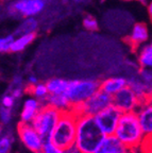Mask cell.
Returning <instances> with one entry per match:
<instances>
[{"label": "cell", "instance_id": "cell-10", "mask_svg": "<svg viewBox=\"0 0 152 153\" xmlns=\"http://www.w3.org/2000/svg\"><path fill=\"white\" fill-rule=\"evenodd\" d=\"M122 113L114 105H111L109 108H107L104 111L95 116V119L97 121L98 126H99L100 130L102 131V133L107 135H113L115 134L116 128L118 126L119 119L121 117Z\"/></svg>", "mask_w": 152, "mask_h": 153}, {"label": "cell", "instance_id": "cell-15", "mask_svg": "<svg viewBox=\"0 0 152 153\" xmlns=\"http://www.w3.org/2000/svg\"><path fill=\"white\" fill-rule=\"evenodd\" d=\"M129 80L124 76H111L101 81L100 83V89L107 93L109 95L114 96L118 93L120 89L128 86Z\"/></svg>", "mask_w": 152, "mask_h": 153}, {"label": "cell", "instance_id": "cell-29", "mask_svg": "<svg viewBox=\"0 0 152 153\" xmlns=\"http://www.w3.org/2000/svg\"><path fill=\"white\" fill-rule=\"evenodd\" d=\"M10 93L12 94L16 99H20L24 96L25 93V87L24 86H19V87H11Z\"/></svg>", "mask_w": 152, "mask_h": 153}, {"label": "cell", "instance_id": "cell-18", "mask_svg": "<svg viewBox=\"0 0 152 153\" xmlns=\"http://www.w3.org/2000/svg\"><path fill=\"white\" fill-rule=\"evenodd\" d=\"M137 57L142 69H152V43L140 47Z\"/></svg>", "mask_w": 152, "mask_h": 153}, {"label": "cell", "instance_id": "cell-24", "mask_svg": "<svg viewBox=\"0 0 152 153\" xmlns=\"http://www.w3.org/2000/svg\"><path fill=\"white\" fill-rule=\"evenodd\" d=\"M14 36V34H10V35L1 37V39H0V51L2 53L11 51V47H12L13 43L15 41Z\"/></svg>", "mask_w": 152, "mask_h": 153}, {"label": "cell", "instance_id": "cell-23", "mask_svg": "<svg viewBox=\"0 0 152 153\" xmlns=\"http://www.w3.org/2000/svg\"><path fill=\"white\" fill-rule=\"evenodd\" d=\"M14 143V134L12 131H5L0 138V153H11Z\"/></svg>", "mask_w": 152, "mask_h": 153}, {"label": "cell", "instance_id": "cell-25", "mask_svg": "<svg viewBox=\"0 0 152 153\" xmlns=\"http://www.w3.org/2000/svg\"><path fill=\"white\" fill-rule=\"evenodd\" d=\"M39 153H65V150L57 146L50 139H48V140H45V143H44Z\"/></svg>", "mask_w": 152, "mask_h": 153}, {"label": "cell", "instance_id": "cell-8", "mask_svg": "<svg viewBox=\"0 0 152 153\" xmlns=\"http://www.w3.org/2000/svg\"><path fill=\"white\" fill-rule=\"evenodd\" d=\"M45 0H16L7 5V14L13 18L34 17L45 7Z\"/></svg>", "mask_w": 152, "mask_h": 153}, {"label": "cell", "instance_id": "cell-31", "mask_svg": "<svg viewBox=\"0 0 152 153\" xmlns=\"http://www.w3.org/2000/svg\"><path fill=\"white\" fill-rule=\"evenodd\" d=\"M19 86H24V80L20 76H15L11 87H19Z\"/></svg>", "mask_w": 152, "mask_h": 153}, {"label": "cell", "instance_id": "cell-34", "mask_svg": "<svg viewBox=\"0 0 152 153\" xmlns=\"http://www.w3.org/2000/svg\"><path fill=\"white\" fill-rule=\"evenodd\" d=\"M148 14H149V17L152 20V1H150L149 4H148Z\"/></svg>", "mask_w": 152, "mask_h": 153}, {"label": "cell", "instance_id": "cell-6", "mask_svg": "<svg viewBox=\"0 0 152 153\" xmlns=\"http://www.w3.org/2000/svg\"><path fill=\"white\" fill-rule=\"evenodd\" d=\"M111 105H113V96L109 95L102 89H99L83 103L74 106L72 111H74L78 116L85 115V116L95 117Z\"/></svg>", "mask_w": 152, "mask_h": 153}, {"label": "cell", "instance_id": "cell-14", "mask_svg": "<svg viewBox=\"0 0 152 153\" xmlns=\"http://www.w3.org/2000/svg\"><path fill=\"white\" fill-rule=\"evenodd\" d=\"M148 37H149V32H148L147 25L144 22H137L134 25L131 30L130 34L127 38V42L134 50H136L144 43L147 42Z\"/></svg>", "mask_w": 152, "mask_h": 153}, {"label": "cell", "instance_id": "cell-11", "mask_svg": "<svg viewBox=\"0 0 152 153\" xmlns=\"http://www.w3.org/2000/svg\"><path fill=\"white\" fill-rule=\"evenodd\" d=\"M95 153H133V151L113 134L103 137Z\"/></svg>", "mask_w": 152, "mask_h": 153}, {"label": "cell", "instance_id": "cell-13", "mask_svg": "<svg viewBox=\"0 0 152 153\" xmlns=\"http://www.w3.org/2000/svg\"><path fill=\"white\" fill-rule=\"evenodd\" d=\"M44 103L40 100H38L35 97H29L22 103V108L19 114L20 121L26 122V123H31L35 116L38 114L40 108H43Z\"/></svg>", "mask_w": 152, "mask_h": 153}, {"label": "cell", "instance_id": "cell-16", "mask_svg": "<svg viewBox=\"0 0 152 153\" xmlns=\"http://www.w3.org/2000/svg\"><path fill=\"white\" fill-rule=\"evenodd\" d=\"M45 104L50 105L62 113L72 110V104L65 94H49Z\"/></svg>", "mask_w": 152, "mask_h": 153}, {"label": "cell", "instance_id": "cell-35", "mask_svg": "<svg viewBox=\"0 0 152 153\" xmlns=\"http://www.w3.org/2000/svg\"><path fill=\"white\" fill-rule=\"evenodd\" d=\"M136 1H138V2H140V3H146L148 0H136Z\"/></svg>", "mask_w": 152, "mask_h": 153}, {"label": "cell", "instance_id": "cell-2", "mask_svg": "<svg viewBox=\"0 0 152 153\" xmlns=\"http://www.w3.org/2000/svg\"><path fill=\"white\" fill-rule=\"evenodd\" d=\"M115 135L133 151V153L139 152L144 141L146 140V136L142 129L136 112L121 114L118 126L115 131Z\"/></svg>", "mask_w": 152, "mask_h": 153}, {"label": "cell", "instance_id": "cell-1", "mask_svg": "<svg viewBox=\"0 0 152 153\" xmlns=\"http://www.w3.org/2000/svg\"><path fill=\"white\" fill-rule=\"evenodd\" d=\"M104 136L95 117L79 115L75 146L81 153H95Z\"/></svg>", "mask_w": 152, "mask_h": 153}, {"label": "cell", "instance_id": "cell-17", "mask_svg": "<svg viewBox=\"0 0 152 153\" xmlns=\"http://www.w3.org/2000/svg\"><path fill=\"white\" fill-rule=\"evenodd\" d=\"M128 85L131 88L135 91L136 95L142 99V101H146L152 99V93L150 91V88L148 87V85L143 81V80L137 79V78H132V79H128Z\"/></svg>", "mask_w": 152, "mask_h": 153}, {"label": "cell", "instance_id": "cell-19", "mask_svg": "<svg viewBox=\"0 0 152 153\" xmlns=\"http://www.w3.org/2000/svg\"><path fill=\"white\" fill-rule=\"evenodd\" d=\"M34 38H35V33H28L19 35L17 38H15L14 43H13L12 47H11V52L18 53L24 51L34 41Z\"/></svg>", "mask_w": 152, "mask_h": 153}, {"label": "cell", "instance_id": "cell-12", "mask_svg": "<svg viewBox=\"0 0 152 153\" xmlns=\"http://www.w3.org/2000/svg\"><path fill=\"white\" fill-rule=\"evenodd\" d=\"M136 114L146 138L152 137V99L144 101Z\"/></svg>", "mask_w": 152, "mask_h": 153}, {"label": "cell", "instance_id": "cell-36", "mask_svg": "<svg viewBox=\"0 0 152 153\" xmlns=\"http://www.w3.org/2000/svg\"><path fill=\"white\" fill-rule=\"evenodd\" d=\"M74 1H76V2H80L81 0H74Z\"/></svg>", "mask_w": 152, "mask_h": 153}, {"label": "cell", "instance_id": "cell-4", "mask_svg": "<svg viewBox=\"0 0 152 153\" xmlns=\"http://www.w3.org/2000/svg\"><path fill=\"white\" fill-rule=\"evenodd\" d=\"M100 83L95 79H82V80H69L68 86L65 91V95L69 99L72 108L83 103L94 94L100 89Z\"/></svg>", "mask_w": 152, "mask_h": 153}, {"label": "cell", "instance_id": "cell-21", "mask_svg": "<svg viewBox=\"0 0 152 153\" xmlns=\"http://www.w3.org/2000/svg\"><path fill=\"white\" fill-rule=\"evenodd\" d=\"M69 80H65L62 78H52L46 82L49 94H65L68 86Z\"/></svg>", "mask_w": 152, "mask_h": 153}, {"label": "cell", "instance_id": "cell-5", "mask_svg": "<svg viewBox=\"0 0 152 153\" xmlns=\"http://www.w3.org/2000/svg\"><path fill=\"white\" fill-rule=\"evenodd\" d=\"M62 112L52 108L48 104H44L38 114L31 122L33 127L38 131V133L45 138V140L50 139V136L59 121Z\"/></svg>", "mask_w": 152, "mask_h": 153}, {"label": "cell", "instance_id": "cell-7", "mask_svg": "<svg viewBox=\"0 0 152 153\" xmlns=\"http://www.w3.org/2000/svg\"><path fill=\"white\" fill-rule=\"evenodd\" d=\"M16 131L22 143L29 151L33 153H39L45 143V138L38 133L37 130L33 127V124L19 121Z\"/></svg>", "mask_w": 152, "mask_h": 153}, {"label": "cell", "instance_id": "cell-20", "mask_svg": "<svg viewBox=\"0 0 152 153\" xmlns=\"http://www.w3.org/2000/svg\"><path fill=\"white\" fill-rule=\"evenodd\" d=\"M26 91L27 93H29L31 96H33V97L37 98L38 100L42 101L44 104H45L47 97L49 96V91H48L46 83H40V82L34 84V85H29Z\"/></svg>", "mask_w": 152, "mask_h": 153}, {"label": "cell", "instance_id": "cell-22", "mask_svg": "<svg viewBox=\"0 0 152 153\" xmlns=\"http://www.w3.org/2000/svg\"><path fill=\"white\" fill-rule=\"evenodd\" d=\"M38 22L35 18L33 17H27L22 25L18 27L16 31H15L14 35L19 36L22 34H28V33H35V30L37 29Z\"/></svg>", "mask_w": 152, "mask_h": 153}, {"label": "cell", "instance_id": "cell-28", "mask_svg": "<svg viewBox=\"0 0 152 153\" xmlns=\"http://www.w3.org/2000/svg\"><path fill=\"white\" fill-rule=\"evenodd\" d=\"M16 100L14 96L11 93H7L3 95V97L1 98V106L7 108H13L14 105L16 104Z\"/></svg>", "mask_w": 152, "mask_h": 153}, {"label": "cell", "instance_id": "cell-32", "mask_svg": "<svg viewBox=\"0 0 152 153\" xmlns=\"http://www.w3.org/2000/svg\"><path fill=\"white\" fill-rule=\"evenodd\" d=\"M27 81H28L29 85H34V84L38 83V79L35 76H32V74L28 76V80H27Z\"/></svg>", "mask_w": 152, "mask_h": 153}, {"label": "cell", "instance_id": "cell-33", "mask_svg": "<svg viewBox=\"0 0 152 153\" xmlns=\"http://www.w3.org/2000/svg\"><path fill=\"white\" fill-rule=\"evenodd\" d=\"M65 153H81V151L79 150L76 146H72V147H70V148L66 149V150H65Z\"/></svg>", "mask_w": 152, "mask_h": 153}, {"label": "cell", "instance_id": "cell-27", "mask_svg": "<svg viewBox=\"0 0 152 153\" xmlns=\"http://www.w3.org/2000/svg\"><path fill=\"white\" fill-rule=\"evenodd\" d=\"M83 27L88 31H97L99 29L97 19L92 15H86L83 18Z\"/></svg>", "mask_w": 152, "mask_h": 153}, {"label": "cell", "instance_id": "cell-30", "mask_svg": "<svg viewBox=\"0 0 152 153\" xmlns=\"http://www.w3.org/2000/svg\"><path fill=\"white\" fill-rule=\"evenodd\" d=\"M140 151L143 153H152V137L146 138V140L143 143V146L140 148Z\"/></svg>", "mask_w": 152, "mask_h": 153}, {"label": "cell", "instance_id": "cell-3", "mask_svg": "<svg viewBox=\"0 0 152 153\" xmlns=\"http://www.w3.org/2000/svg\"><path fill=\"white\" fill-rule=\"evenodd\" d=\"M77 124H78V115L74 111L63 112L50 136V140L64 150L75 146Z\"/></svg>", "mask_w": 152, "mask_h": 153}, {"label": "cell", "instance_id": "cell-37", "mask_svg": "<svg viewBox=\"0 0 152 153\" xmlns=\"http://www.w3.org/2000/svg\"><path fill=\"white\" fill-rule=\"evenodd\" d=\"M138 153H143V152H142V151H139V152H138Z\"/></svg>", "mask_w": 152, "mask_h": 153}, {"label": "cell", "instance_id": "cell-26", "mask_svg": "<svg viewBox=\"0 0 152 153\" xmlns=\"http://www.w3.org/2000/svg\"><path fill=\"white\" fill-rule=\"evenodd\" d=\"M14 117V114H13L12 108H7L1 106V110H0V119H1V123L3 126H9L13 120Z\"/></svg>", "mask_w": 152, "mask_h": 153}, {"label": "cell", "instance_id": "cell-9", "mask_svg": "<svg viewBox=\"0 0 152 153\" xmlns=\"http://www.w3.org/2000/svg\"><path fill=\"white\" fill-rule=\"evenodd\" d=\"M143 101L130 86H126L113 96V105L121 113L136 112Z\"/></svg>", "mask_w": 152, "mask_h": 153}]
</instances>
